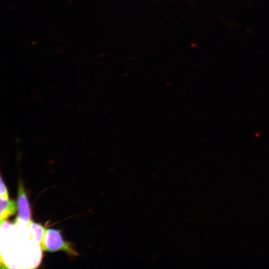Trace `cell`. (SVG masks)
Listing matches in <instances>:
<instances>
[{
    "label": "cell",
    "mask_w": 269,
    "mask_h": 269,
    "mask_svg": "<svg viewBox=\"0 0 269 269\" xmlns=\"http://www.w3.org/2000/svg\"><path fill=\"white\" fill-rule=\"evenodd\" d=\"M0 203L1 221L14 214L17 209L15 202L14 201L9 200L8 198L0 196Z\"/></svg>",
    "instance_id": "3957f363"
},
{
    "label": "cell",
    "mask_w": 269,
    "mask_h": 269,
    "mask_svg": "<svg viewBox=\"0 0 269 269\" xmlns=\"http://www.w3.org/2000/svg\"><path fill=\"white\" fill-rule=\"evenodd\" d=\"M18 218L25 223L30 222L31 211L27 197L21 182H19L17 199Z\"/></svg>",
    "instance_id": "7a4b0ae2"
},
{
    "label": "cell",
    "mask_w": 269,
    "mask_h": 269,
    "mask_svg": "<svg viewBox=\"0 0 269 269\" xmlns=\"http://www.w3.org/2000/svg\"><path fill=\"white\" fill-rule=\"evenodd\" d=\"M40 246L41 249L45 251L63 250L72 255H76V252L71 248L70 245L63 240L60 232L53 229H48L45 231Z\"/></svg>",
    "instance_id": "6da1fadb"
},
{
    "label": "cell",
    "mask_w": 269,
    "mask_h": 269,
    "mask_svg": "<svg viewBox=\"0 0 269 269\" xmlns=\"http://www.w3.org/2000/svg\"><path fill=\"white\" fill-rule=\"evenodd\" d=\"M0 194L1 197L8 198V192L7 189L3 182L1 177H0Z\"/></svg>",
    "instance_id": "5b68a950"
},
{
    "label": "cell",
    "mask_w": 269,
    "mask_h": 269,
    "mask_svg": "<svg viewBox=\"0 0 269 269\" xmlns=\"http://www.w3.org/2000/svg\"><path fill=\"white\" fill-rule=\"evenodd\" d=\"M29 226L31 231V240L37 244L40 245L45 232L44 228L32 222H29Z\"/></svg>",
    "instance_id": "277c9868"
}]
</instances>
